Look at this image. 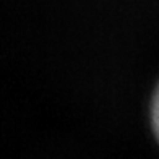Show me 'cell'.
<instances>
[{"label":"cell","instance_id":"6da1fadb","mask_svg":"<svg viewBox=\"0 0 159 159\" xmlns=\"http://www.w3.org/2000/svg\"><path fill=\"white\" fill-rule=\"evenodd\" d=\"M151 125H153V132L159 141V86L154 93L153 102H151Z\"/></svg>","mask_w":159,"mask_h":159}]
</instances>
